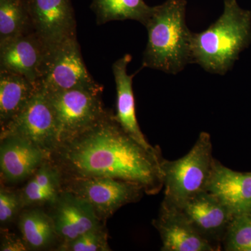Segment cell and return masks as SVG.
<instances>
[{
	"mask_svg": "<svg viewBox=\"0 0 251 251\" xmlns=\"http://www.w3.org/2000/svg\"><path fill=\"white\" fill-rule=\"evenodd\" d=\"M47 51L34 31L0 43V69L21 74L37 85Z\"/></svg>",
	"mask_w": 251,
	"mask_h": 251,
	"instance_id": "14",
	"label": "cell"
},
{
	"mask_svg": "<svg viewBox=\"0 0 251 251\" xmlns=\"http://www.w3.org/2000/svg\"><path fill=\"white\" fill-rule=\"evenodd\" d=\"M222 244L226 251H251V213L232 218Z\"/></svg>",
	"mask_w": 251,
	"mask_h": 251,
	"instance_id": "22",
	"label": "cell"
},
{
	"mask_svg": "<svg viewBox=\"0 0 251 251\" xmlns=\"http://www.w3.org/2000/svg\"><path fill=\"white\" fill-rule=\"evenodd\" d=\"M176 208L204 239L220 250L234 217L227 206L211 193L203 191Z\"/></svg>",
	"mask_w": 251,
	"mask_h": 251,
	"instance_id": "10",
	"label": "cell"
},
{
	"mask_svg": "<svg viewBox=\"0 0 251 251\" xmlns=\"http://www.w3.org/2000/svg\"><path fill=\"white\" fill-rule=\"evenodd\" d=\"M37 85L46 92L72 89L103 91L86 67L77 36L48 49Z\"/></svg>",
	"mask_w": 251,
	"mask_h": 251,
	"instance_id": "5",
	"label": "cell"
},
{
	"mask_svg": "<svg viewBox=\"0 0 251 251\" xmlns=\"http://www.w3.org/2000/svg\"><path fill=\"white\" fill-rule=\"evenodd\" d=\"M45 92L55 115L59 145L90 128L108 112L101 100L103 92L72 89Z\"/></svg>",
	"mask_w": 251,
	"mask_h": 251,
	"instance_id": "6",
	"label": "cell"
},
{
	"mask_svg": "<svg viewBox=\"0 0 251 251\" xmlns=\"http://www.w3.org/2000/svg\"><path fill=\"white\" fill-rule=\"evenodd\" d=\"M34 30L48 49L77 36L72 0H25Z\"/></svg>",
	"mask_w": 251,
	"mask_h": 251,
	"instance_id": "9",
	"label": "cell"
},
{
	"mask_svg": "<svg viewBox=\"0 0 251 251\" xmlns=\"http://www.w3.org/2000/svg\"><path fill=\"white\" fill-rule=\"evenodd\" d=\"M251 36V14L236 0H224V10L205 30L193 33L191 59L206 72L225 75L233 67Z\"/></svg>",
	"mask_w": 251,
	"mask_h": 251,
	"instance_id": "3",
	"label": "cell"
},
{
	"mask_svg": "<svg viewBox=\"0 0 251 251\" xmlns=\"http://www.w3.org/2000/svg\"><path fill=\"white\" fill-rule=\"evenodd\" d=\"M1 251H29L27 244L14 234L7 233L1 238Z\"/></svg>",
	"mask_w": 251,
	"mask_h": 251,
	"instance_id": "25",
	"label": "cell"
},
{
	"mask_svg": "<svg viewBox=\"0 0 251 251\" xmlns=\"http://www.w3.org/2000/svg\"><path fill=\"white\" fill-rule=\"evenodd\" d=\"M90 8L98 25L111 21L133 20L145 26L153 9L145 0H92Z\"/></svg>",
	"mask_w": 251,
	"mask_h": 251,
	"instance_id": "20",
	"label": "cell"
},
{
	"mask_svg": "<svg viewBox=\"0 0 251 251\" xmlns=\"http://www.w3.org/2000/svg\"><path fill=\"white\" fill-rule=\"evenodd\" d=\"M16 135L28 140L50 156L58 147L55 115L45 91L39 88L21 113L1 126V136Z\"/></svg>",
	"mask_w": 251,
	"mask_h": 251,
	"instance_id": "7",
	"label": "cell"
},
{
	"mask_svg": "<svg viewBox=\"0 0 251 251\" xmlns=\"http://www.w3.org/2000/svg\"><path fill=\"white\" fill-rule=\"evenodd\" d=\"M62 251H109L108 234L103 227L92 229L76 239L62 243L57 249Z\"/></svg>",
	"mask_w": 251,
	"mask_h": 251,
	"instance_id": "23",
	"label": "cell"
},
{
	"mask_svg": "<svg viewBox=\"0 0 251 251\" xmlns=\"http://www.w3.org/2000/svg\"><path fill=\"white\" fill-rule=\"evenodd\" d=\"M64 189L87 201L99 219L105 221L122 206L137 202L143 196V186L130 181L111 177L65 179Z\"/></svg>",
	"mask_w": 251,
	"mask_h": 251,
	"instance_id": "8",
	"label": "cell"
},
{
	"mask_svg": "<svg viewBox=\"0 0 251 251\" xmlns=\"http://www.w3.org/2000/svg\"><path fill=\"white\" fill-rule=\"evenodd\" d=\"M214 158L211 135L202 132L187 154L175 161L162 158L160 168L164 187L163 202L179 207L198 193L205 191Z\"/></svg>",
	"mask_w": 251,
	"mask_h": 251,
	"instance_id": "4",
	"label": "cell"
},
{
	"mask_svg": "<svg viewBox=\"0 0 251 251\" xmlns=\"http://www.w3.org/2000/svg\"><path fill=\"white\" fill-rule=\"evenodd\" d=\"M34 31L25 0H0V43Z\"/></svg>",
	"mask_w": 251,
	"mask_h": 251,
	"instance_id": "21",
	"label": "cell"
},
{
	"mask_svg": "<svg viewBox=\"0 0 251 251\" xmlns=\"http://www.w3.org/2000/svg\"><path fill=\"white\" fill-rule=\"evenodd\" d=\"M131 59V55L126 54L112 65L117 93L115 117L126 133L137 143L151 152L160 153L158 148H153L148 143L138 125L133 90V80L135 74L129 75L127 72V67Z\"/></svg>",
	"mask_w": 251,
	"mask_h": 251,
	"instance_id": "16",
	"label": "cell"
},
{
	"mask_svg": "<svg viewBox=\"0 0 251 251\" xmlns=\"http://www.w3.org/2000/svg\"><path fill=\"white\" fill-rule=\"evenodd\" d=\"M161 153L144 148L127 134L110 112L97 123L59 144L50 160L63 176L111 177L136 183L148 194L163 186Z\"/></svg>",
	"mask_w": 251,
	"mask_h": 251,
	"instance_id": "1",
	"label": "cell"
},
{
	"mask_svg": "<svg viewBox=\"0 0 251 251\" xmlns=\"http://www.w3.org/2000/svg\"><path fill=\"white\" fill-rule=\"evenodd\" d=\"M52 205L53 210L50 216L57 237L62 243L71 242L88 231L103 226V221L90 203L64 188Z\"/></svg>",
	"mask_w": 251,
	"mask_h": 251,
	"instance_id": "11",
	"label": "cell"
},
{
	"mask_svg": "<svg viewBox=\"0 0 251 251\" xmlns=\"http://www.w3.org/2000/svg\"><path fill=\"white\" fill-rule=\"evenodd\" d=\"M153 225L162 241V251H215L178 208L162 202Z\"/></svg>",
	"mask_w": 251,
	"mask_h": 251,
	"instance_id": "12",
	"label": "cell"
},
{
	"mask_svg": "<svg viewBox=\"0 0 251 251\" xmlns=\"http://www.w3.org/2000/svg\"><path fill=\"white\" fill-rule=\"evenodd\" d=\"M22 207L20 195L3 188L0 189V223L9 224Z\"/></svg>",
	"mask_w": 251,
	"mask_h": 251,
	"instance_id": "24",
	"label": "cell"
},
{
	"mask_svg": "<svg viewBox=\"0 0 251 251\" xmlns=\"http://www.w3.org/2000/svg\"><path fill=\"white\" fill-rule=\"evenodd\" d=\"M205 191L215 196L233 216L251 213V173L234 171L214 159Z\"/></svg>",
	"mask_w": 251,
	"mask_h": 251,
	"instance_id": "15",
	"label": "cell"
},
{
	"mask_svg": "<svg viewBox=\"0 0 251 251\" xmlns=\"http://www.w3.org/2000/svg\"><path fill=\"white\" fill-rule=\"evenodd\" d=\"M186 0H166L153 6L145 25L148 40L143 67L176 75L192 63L193 32L186 25Z\"/></svg>",
	"mask_w": 251,
	"mask_h": 251,
	"instance_id": "2",
	"label": "cell"
},
{
	"mask_svg": "<svg viewBox=\"0 0 251 251\" xmlns=\"http://www.w3.org/2000/svg\"><path fill=\"white\" fill-rule=\"evenodd\" d=\"M50 156L28 140L16 135H2L0 143L1 178L18 183L32 176Z\"/></svg>",
	"mask_w": 251,
	"mask_h": 251,
	"instance_id": "13",
	"label": "cell"
},
{
	"mask_svg": "<svg viewBox=\"0 0 251 251\" xmlns=\"http://www.w3.org/2000/svg\"><path fill=\"white\" fill-rule=\"evenodd\" d=\"M39 87L21 74L0 69V122L9 123L27 106Z\"/></svg>",
	"mask_w": 251,
	"mask_h": 251,
	"instance_id": "17",
	"label": "cell"
},
{
	"mask_svg": "<svg viewBox=\"0 0 251 251\" xmlns=\"http://www.w3.org/2000/svg\"><path fill=\"white\" fill-rule=\"evenodd\" d=\"M63 175L58 167L47 160L32 175L20 193L22 207L55 202L62 191Z\"/></svg>",
	"mask_w": 251,
	"mask_h": 251,
	"instance_id": "18",
	"label": "cell"
},
{
	"mask_svg": "<svg viewBox=\"0 0 251 251\" xmlns=\"http://www.w3.org/2000/svg\"><path fill=\"white\" fill-rule=\"evenodd\" d=\"M18 227L29 250L49 249L58 239L50 214L38 208L24 211L20 216Z\"/></svg>",
	"mask_w": 251,
	"mask_h": 251,
	"instance_id": "19",
	"label": "cell"
}]
</instances>
